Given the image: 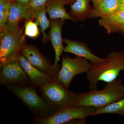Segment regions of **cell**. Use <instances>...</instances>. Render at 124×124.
I'll return each instance as SVG.
<instances>
[{
    "label": "cell",
    "instance_id": "1",
    "mask_svg": "<svg viewBox=\"0 0 124 124\" xmlns=\"http://www.w3.org/2000/svg\"><path fill=\"white\" fill-rule=\"evenodd\" d=\"M106 58L107 60L103 63L90 62V68L86 73L90 90L97 89L99 81L107 83L113 81L117 79L121 71L124 70V52H111Z\"/></svg>",
    "mask_w": 124,
    "mask_h": 124
},
{
    "label": "cell",
    "instance_id": "2",
    "mask_svg": "<svg viewBox=\"0 0 124 124\" xmlns=\"http://www.w3.org/2000/svg\"><path fill=\"white\" fill-rule=\"evenodd\" d=\"M124 97V85L120 79L107 83L104 88L78 93L73 106H87L101 108Z\"/></svg>",
    "mask_w": 124,
    "mask_h": 124
},
{
    "label": "cell",
    "instance_id": "3",
    "mask_svg": "<svg viewBox=\"0 0 124 124\" xmlns=\"http://www.w3.org/2000/svg\"><path fill=\"white\" fill-rule=\"evenodd\" d=\"M7 89L24 103L37 118L48 116L57 112L43 97L38 95L33 86L9 85Z\"/></svg>",
    "mask_w": 124,
    "mask_h": 124
},
{
    "label": "cell",
    "instance_id": "4",
    "mask_svg": "<svg viewBox=\"0 0 124 124\" xmlns=\"http://www.w3.org/2000/svg\"><path fill=\"white\" fill-rule=\"evenodd\" d=\"M40 88L43 98L57 111L74 107L78 93L68 90L57 76Z\"/></svg>",
    "mask_w": 124,
    "mask_h": 124
},
{
    "label": "cell",
    "instance_id": "5",
    "mask_svg": "<svg viewBox=\"0 0 124 124\" xmlns=\"http://www.w3.org/2000/svg\"><path fill=\"white\" fill-rule=\"evenodd\" d=\"M23 29L15 31L5 30L0 32V65L16 61L26 45Z\"/></svg>",
    "mask_w": 124,
    "mask_h": 124
},
{
    "label": "cell",
    "instance_id": "6",
    "mask_svg": "<svg viewBox=\"0 0 124 124\" xmlns=\"http://www.w3.org/2000/svg\"><path fill=\"white\" fill-rule=\"evenodd\" d=\"M96 108L80 106L71 107L60 109L51 115L33 119L32 124H62L77 119L84 120L88 116H93Z\"/></svg>",
    "mask_w": 124,
    "mask_h": 124
},
{
    "label": "cell",
    "instance_id": "7",
    "mask_svg": "<svg viewBox=\"0 0 124 124\" xmlns=\"http://www.w3.org/2000/svg\"><path fill=\"white\" fill-rule=\"evenodd\" d=\"M90 62L81 57L74 58L66 55L62 57V66L57 76L58 79L68 88L73 78L78 74L88 72Z\"/></svg>",
    "mask_w": 124,
    "mask_h": 124
},
{
    "label": "cell",
    "instance_id": "8",
    "mask_svg": "<svg viewBox=\"0 0 124 124\" xmlns=\"http://www.w3.org/2000/svg\"><path fill=\"white\" fill-rule=\"evenodd\" d=\"M29 83V78L17 60L0 65L1 85L21 86Z\"/></svg>",
    "mask_w": 124,
    "mask_h": 124
},
{
    "label": "cell",
    "instance_id": "9",
    "mask_svg": "<svg viewBox=\"0 0 124 124\" xmlns=\"http://www.w3.org/2000/svg\"><path fill=\"white\" fill-rule=\"evenodd\" d=\"M22 54L33 66L48 75L55 76L53 65L35 46L26 45L23 49Z\"/></svg>",
    "mask_w": 124,
    "mask_h": 124
},
{
    "label": "cell",
    "instance_id": "10",
    "mask_svg": "<svg viewBox=\"0 0 124 124\" xmlns=\"http://www.w3.org/2000/svg\"><path fill=\"white\" fill-rule=\"evenodd\" d=\"M17 60L27 75L31 84L34 87H40L51 81L55 77L48 75L33 66L22 54L19 56Z\"/></svg>",
    "mask_w": 124,
    "mask_h": 124
},
{
    "label": "cell",
    "instance_id": "11",
    "mask_svg": "<svg viewBox=\"0 0 124 124\" xmlns=\"http://www.w3.org/2000/svg\"><path fill=\"white\" fill-rule=\"evenodd\" d=\"M62 23L58 21H53L50 26V38L55 53L54 62L53 65L54 76H57L61 68L58 64L61 54L64 51L62 36Z\"/></svg>",
    "mask_w": 124,
    "mask_h": 124
},
{
    "label": "cell",
    "instance_id": "12",
    "mask_svg": "<svg viewBox=\"0 0 124 124\" xmlns=\"http://www.w3.org/2000/svg\"><path fill=\"white\" fill-rule=\"evenodd\" d=\"M63 41L67 44L64 49L65 53H70L84 58L93 63H103L107 60L106 58H102L94 54L84 43L66 39H63Z\"/></svg>",
    "mask_w": 124,
    "mask_h": 124
},
{
    "label": "cell",
    "instance_id": "13",
    "mask_svg": "<svg viewBox=\"0 0 124 124\" xmlns=\"http://www.w3.org/2000/svg\"><path fill=\"white\" fill-rule=\"evenodd\" d=\"M31 18V14L28 9L15 1L12 4L6 25L5 30L10 31L17 30L19 29L18 23L20 20L26 19L29 20Z\"/></svg>",
    "mask_w": 124,
    "mask_h": 124
},
{
    "label": "cell",
    "instance_id": "14",
    "mask_svg": "<svg viewBox=\"0 0 124 124\" xmlns=\"http://www.w3.org/2000/svg\"><path fill=\"white\" fill-rule=\"evenodd\" d=\"M99 24L103 27L108 33L124 29V10L120 9L113 13L100 17Z\"/></svg>",
    "mask_w": 124,
    "mask_h": 124
},
{
    "label": "cell",
    "instance_id": "15",
    "mask_svg": "<svg viewBox=\"0 0 124 124\" xmlns=\"http://www.w3.org/2000/svg\"><path fill=\"white\" fill-rule=\"evenodd\" d=\"M94 6L91 12V16L100 17L119 9L120 0H100Z\"/></svg>",
    "mask_w": 124,
    "mask_h": 124
},
{
    "label": "cell",
    "instance_id": "16",
    "mask_svg": "<svg viewBox=\"0 0 124 124\" xmlns=\"http://www.w3.org/2000/svg\"><path fill=\"white\" fill-rule=\"evenodd\" d=\"M65 2L57 1L49 4L46 8V12L52 19L60 18L62 20H75L67 13L64 7Z\"/></svg>",
    "mask_w": 124,
    "mask_h": 124
},
{
    "label": "cell",
    "instance_id": "17",
    "mask_svg": "<svg viewBox=\"0 0 124 124\" xmlns=\"http://www.w3.org/2000/svg\"><path fill=\"white\" fill-rule=\"evenodd\" d=\"M29 11L31 14L32 17L36 19V23L40 27L43 39H47L48 36L45 33V31L50 26V23L46 17L47 12L45 6Z\"/></svg>",
    "mask_w": 124,
    "mask_h": 124
},
{
    "label": "cell",
    "instance_id": "18",
    "mask_svg": "<svg viewBox=\"0 0 124 124\" xmlns=\"http://www.w3.org/2000/svg\"><path fill=\"white\" fill-rule=\"evenodd\" d=\"M103 114H116L124 116V97L103 107L96 108L93 116Z\"/></svg>",
    "mask_w": 124,
    "mask_h": 124
},
{
    "label": "cell",
    "instance_id": "19",
    "mask_svg": "<svg viewBox=\"0 0 124 124\" xmlns=\"http://www.w3.org/2000/svg\"><path fill=\"white\" fill-rule=\"evenodd\" d=\"M12 4L9 0H0V31L5 30L6 25Z\"/></svg>",
    "mask_w": 124,
    "mask_h": 124
},
{
    "label": "cell",
    "instance_id": "20",
    "mask_svg": "<svg viewBox=\"0 0 124 124\" xmlns=\"http://www.w3.org/2000/svg\"><path fill=\"white\" fill-rule=\"evenodd\" d=\"M38 24L31 20H28L25 25L24 34L25 35L31 38H35L39 35Z\"/></svg>",
    "mask_w": 124,
    "mask_h": 124
},
{
    "label": "cell",
    "instance_id": "21",
    "mask_svg": "<svg viewBox=\"0 0 124 124\" xmlns=\"http://www.w3.org/2000/svg\"><path fill=\"white\" fill-rule=\"evenodd\" d=\"M88 6V0H76L71 6L73 12L76 14L84 13L87 11Z\"/></svg>",
    "mask_w": 124,
    "mask_h": 124
},
{
    "label": "cell",
    "instance_id": "22",
    "mask_svg": "<svg viewBox=\"0 0 124 124\" xmlns=\"http://www.w3.org/2000/svg\"><path fill=\"white\" fill-rule=\"evenodd\" d=\"M48 1V0H32L30 2L28 10L30 11L45 6Z\"/></svg>",
    "mask_w": 124,
    "mask_h": 124
},
{
    "label": "cell",
    "instance_id": "23",
    "mask_svg": "<svg viewBox=\"0 0 124 124\" xmlns=\"http://www.w3.org/2000/svg\"><path fill=\"white\" fill-rule=\"evenodd\" d=\"M16 2L20 3L26 8L28 9L30 4V0H15Z\"/></svg>",
    "mask_w": 124,
    "mask_h": 124
},
{
    "label": "cell",
    "instance_id": "24",
    "mask_svg": "<svg viewBox=\"0 0 124 124\" xmlns=\"http://www.w3.org/2000/svg\"><path fill=\"white\" fill-rule=\"evenodd\" d=\"M120 9L124 10V0H120Z\"/></svg>",
    "mask_w": 124,
    "mask_h": 124
},
{
    "label": "cell",
    "instance_id": "25",
    "mask_svg": "<svg viewBox=\"0 0 124 124\" xmlns=\"http://www.w3.org/2000/svg\"><path fill=\"white\" fill-rule=\"evenodd\" d=\"M92 0L93 1V3L95 5L98 3L99 1H100V0Z\"/></svg>",
    "mask_w": 124,
    "mask_h": 124
},
{
    "label": "cell",
    "instance_id": "26",
    "mask_svg": "<svg viewBox=\"0 0 124 124\" xmlns=\"http://www.w3.org/2000/svg\"><path fill=\"white\" fill-rule=\"evenodd\" d=\"M32 0H30V2H31V1Z\"/></svg>",
    "mask_w": 124,
    "mask_h": 124
},
{
    "label": "cell",
    "instance_id": "27",
    "mask_svg": "<svg viewBox=\"0 0 124 124\" xmlns=\"http://www.w3.org/2000/svg\"><path fill=\"white\" fill-rule=\"evenodd\" d=\"M9 1H10V0H9Z\"/></svg>",
    "mask_w": 124,
    "mask_h": 124
}]
</instances>
